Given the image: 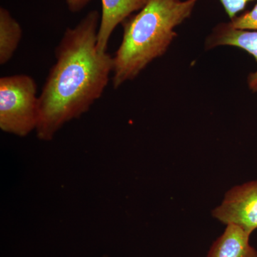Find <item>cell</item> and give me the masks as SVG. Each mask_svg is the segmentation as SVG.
<instances>
[{"instance_id": "1", "label": "cell", "mask_w": 257, "mask_h": 257, "mask_svg": "<svg viewBox=\"0 0 257 257\" xmlns=\"http://www.w3.org/2000/svg\"><path fill=\"white\" fill-rule=\"evenodd\" d=\"M100 18L97 10L89 12L56 47L55 64L39 95L35 132L42 141L53 140L64 124L87 112L109 83L114 60L96 47Z\"/></svg>"}, {"instance_id": "2", "label": "cell", "mask_w": 257, "mask_h": 257, "mask_svg": "<svg viewBox=\"0 0 257 257\" xmlns=\"http://www.w3.org/2000/svg\"><path fill=\"white\" fill-rule=\"evenodd\" d=\"M198 0H147L136 15L121 24L123 37L113 57L112 85L133 80L154 60L165 55L175 28L192 15Z\"/></svg>"}, {"instance_id": "3", "label": "cell", "mask_w": 257, "mask_h": 257, "mask_svg": "<svg viewBox=\"0 0 257 257\" xmlns=\"http://www.w3.org/2000/svg\"><path fill=\"white\" fill-rule=\"evenodd\" d=\"M39 96L35 79L27 74L0 78V128L25 138L36 131Z\"/></svg>"}, {"instance_id": "4", "label": "cell", "mask_w": 257, "mask_h": 257, "mask_svg": "<svg viewBox=\"0 0 257 257\" xmlns=\"http://www.w3.org/2000/svg\"><path fill=\"white\" fill-rule=\"evenodd\" d=\"M212 215L223 224L236 225L251 235L257 229V180L228 191Z\"/></svg>"}, {"instance_id": "5", "label": "cell", "mask_w": 257, "mask_h": 257, "mask_svg": "<svg viewBox=\"0 0 257 257\" xmlns=\"http://www.w3.org/2000/svg\"><path fill=\"white\" fill-rule=\"evenodd\" d=\"M147 0H101V14L98 30L97 50L107 52L109 39L115 28L135 12L140 11Z\"/></svg>"}, {"instance_id": "6", "label": "cell", "mask_w": 257, "mask_h": 257, "mask_svg": "<svg viewBox=\"0 0 257 257\" xmlns=\"http://www.w3.org/2000/svg\"><path fill=\"white\" fill-rule=\"evenodd\" d=\"M218 46L238 47L252 55L257 62V31L237 30L230 23L219 24L206 41L207 49ZM247 82L249 89L257 92V70L249 74Z\"/></svg>"}, {"instance_id": "7", "label": "cell", "mask_w": 257, "mask_h": 257, "mask_svg": "<svg viewBox=\"0 0 257 257\" xmlns=\"http://www.w3.org/2000/svg\"><path fill=\"white\" fill-rule=\"evenodd\" d=\"M249 237L239 226L226 225L224 233L211 245L207 257H257Z\"/></svg>"}, {"instance_id": "8", "label": "cell", "mask_w": 257, "mask_h": 257, "mask_svg": "<svg viewBox=\"0 0 257 257\" xmlns=\"http://www.w3.org/2000/svg\"><path fill=\"white\" fill-rule=\"evenodd\" d=\"M23 30L8 10L0 8V64L8 63L21 41Z\"/></svg>"}, {"instance_id": "9", "label": "cell", "mask_w": 257, "mask_h": 257, "mask_svg": "<svg viewBox=\"0 0 257 257\" xmlns=\"http://www.w3.org/2000/svg\"><path fill=\"white\" fill-rule=\"evenodd\" d=\"M231 20L230 25L235 29L257 31V3L252 10Z\"/></svg>"}, {"instance_id": "10", "label": "cell", "mask_w": 257, "mask_h": 257, "mask_svg": "<svg viewBox=\"0 0 257 257\" xmlns=\"http://www.w3.org/2000/svg\"><path fill=\"white\" fill-rule=\"evenodd\" d=\"M229 18L232 20L246 8V5L253 0H219Z\"/></svg>"}, {"instance_id": "11", "label": "cell", "mask_w": 257, "mask_h": 257, "mask_svg": "<svg viewBox=\"0 0 257 257\" xmlns=\"http://www.w3.org/2000/svg\"><path fill=\"white\" fill-rule=\"evenodd\" d=\"M92 0H66L69 11L76 13L82 11Z\"/></svg>"}, {"instance_id": "12", "label": "cell", "mask_w": 257, "mask_h": 257, "mask_svg": "<svg viewBox=\"0 0 257 257\" xmlns=\"http://www.w3.org/2000/svg\"><path fill=\"white\" fill-rule=\"evenodd\" d=\"M104 257H108V256H104Z\"/></svg>"}]
</instances>
